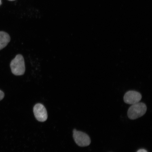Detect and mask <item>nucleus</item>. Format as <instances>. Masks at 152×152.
<instances>
[{"label": "nucleus", "mask_w": 152, "mask_h": 152, "mask_svg": "<svg viewBox=\"0 0 152 152\" xmlns=\"http://www.w3.org/2000/svg\"><path fill=\"white\" fill-rule=\"evenodd\" d=\"M10 66L11 72L16 76L23 75L25 72V64L23 56L18 54L11 61Z\"/></svg>", "instance_id": "obj_1"}, {"label": "nucleus", "mask_w": 152, "mask_h": 152, "mask_svg": "<svg viewBox=\"0 0 152 152\" xmlns=\"http://www.w3.org/2000/svg\"><path fill=\"white\" fill-rule=\"evenodd\" d=\"M147 107L145 104L139 102L132 104L129 108L128 115L129 118L136 119L143 116L147 111Z\"/></svg>", "instance_id": "obj_2"}, {"label": "nucleus", "mask_w": 152, "mask_h": 152, "mask_svg": "<svg viewBox=\"0 0 152 152\" xmlns=\"http://www.w3.org/2000/svg\"><path fill=\"white\" fill-rule=\"evenodd\" d=\"M73 132L74 139L78 145L84 147L90 145L91 141L88 135L80 131H77L75 129L73 130Z\"/></svg>", "instance_id": "obj_3"}, {"label": "nucleus", "mask_w": 152, "mask_h": 152, "mask_svg": "<svg viewBox=\"0 0 152 152\" xmlns=\"http://www.w3.org/2000/svg\"><path fill=\"white\" fill-rule=\"evenodd\" d=\"M142 97V95L139 92L134 91H130L125 94L124 100L125 103L132 105L140 102Z\"/></svg>", "instance_id": "obj_4"}, {"label": "nucleus", "mask_w": 152, "mask_h": 152, "mask_svg": "<svg viewBox=\"0 0 152 152\" xmlns=\"http://www.w3.org/2000/svg\"><path fill=\"white\" fill-rule=\"evenodd\" d=\"M33 111L36 118L38 121L44 122L47 120L48 118L47 110L42 104H36L34 107Z\"/></svg>", "instance_id": "obj_5"}, {"label": "nucleus", "mask_w": 152, "mask_h": 152, "mask_svg": "<svg viewBox=\"0 0 152 152\" xmlns=\"http://www.w3.org/2000/svg\"><path fill=\"white\" fill-rule=\"evenodd\" d=\"M11 38L8 33L0 31V50L6 47L10 42Z\"/></svg>", "instance_id": "obj_6"}, {"label": "nucleus", "mask_w": 152, "mask_h": 152, "mask_svg": "<svg viewBox=\"0 0 152 152\" xmlns=\"http://www.w3.org/2000/svg\"><path fill=\"white\" fill-rule=\"evenodd\" d=\"M5 94L2 91L0 90V101L2 100L4 98Z\"/></svg>", "instance_id": "obj_7"}, {"label": "nucleus", "mask_w": 152, "mask_h": 152, "mask_svg": "<svg viewBox=\"0 0 152 152\" xmlns=\"http://www.w3.org/2000/svg\"><path fill=\"white\" fill-rule=\"evenodd\" d=\"M137 152H148V151H146L145 149H141L138 150V151Z\"/></svg>", "instance_id": "obj_8"}, {"label": "nucleus", "mask_w": 152, "mask_h": 152, "mask_svg": "<svg viewBox=\"0 0 152 152\" xmlns=\"http://www.w3.org/2000/svg\"><path fill=\"white\" fill-rule=\"evenodd\" d=\"M9 1H15V0H9Z\"/></svg>", "instance_id": "obj_9"}, {"label": "nucleus", "mask_w": 152, "mask_h": 152, "mask_svg": "<svg viewBox=\"0 0 152 152\" xmlns=\"http://www.w3.org/2000/svg\"><path fill=\"white\" fill-rule=\"evenodd\" d=\"M1 0H0V5L1 4Z\"/></svg>", "instance_id": "obj_10"}]
</instances>
